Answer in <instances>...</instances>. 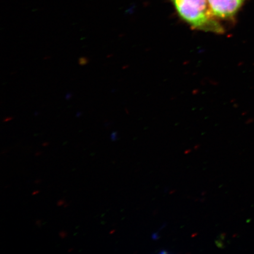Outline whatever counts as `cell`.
<instances>
[{"label": "cell", "mask_w": 254, "mask_h": 254, "mask_svg": "<svg viewBox=\"0 0 254 254\" xmlns=\"http://www.w3.org/2000/svg\"><path fill=\"white\" fill-rule=\"evenodd\" d=\"M180 17L196 30L223 33L224 28L212 14L208 0H173Z\"/></svg>", "instance_id": "obj_1"}, {"label": "cell", "mask_w": 254, "mask_h": 254, "mask_svg": "<svg viewBox=\"0 0 254 254\" xmlns=\"http://www.w3.org/2000/svg\"><path fill=\"white\" fill-rule=\"evenodd\" d=\"M209 7L218 19L231 20L237 14L244 0H208Z\"/></svg>", "instance_id": "obj_2"}, {"label": "cell", "mask_w": 254, "mask_h": 254, "mask_svg": "<svg viewBox=\"0 0 254 254\" xmlns=\"http://www.w3.org/2000/svg\"><path fill=\"white\" fill-rule=\"evenodd\" d=\"M89 63V60L87 57H82L78 60V64L81 66L87 65Z\"/></svg>", "instance_id": "obj_3"}, {"label": "cell", "mask_w": 254, "mask_h": 254, "mask_svg": "<svg viewBox=\"0 0 254 254\" xmlns=\"http://www.w3.org/2000/svg\"><path fill=\"white\" fill-rule=\"evenodd\" d=\"M68 233H66V231H61L59 233V236L63 238V239H64L65 238L67 237Z\"/></svg>", "instance_id": "obj_4"}, {"label": "cell", "mask_w": 254, "mask_h": 254, "mask_svg": "<svg viewBox=\"0 0 254 254\" xmlns=\"http://www.w3.org/2000/svg\"><path fill=\"white\" fill-rule=\"evenodd\" d=\"M160 230H159L157 233H155L152 235V239L154 240H157L160 238V236H159L158 233Z\"/></svg>", "instance_id": "obj_5"}, {"label": "cell", "mask_w": 254, "mask_h": 254, "mask_svg": "<svg viewBox=\"0 0 254 254\" xmlns=\"http://www.w3.org/2000/svg\"><path fill=\"white\" fill-rule=\"evenodd\" d=\"M111 139L113 141H115L117 139V132H113L111 135Z\"/></svg>", "instance_id": "obj_6"}, {"label": "cell", "mask_w": 254, "mask_h": 254, "mask_svg": "<svg viewBox=\"0 0 254 254\" xmlns=\"http://www.w3.org/2000/svg\"><path fill=\"white\" fill-rule=\"evenodd\" d=\"M65 200L64 199H60L59 200V201L58 202H57V205H58L59 206H62L64 204H65Z\"/></svg>", "instance_id": "obj_7"}, {"label": "cell", "mask_w": 254, "mask_h": 254, "mask_svg": "<svg viewBox=\"0 0 254 254\" xmlns=\"http://www.w3.org/2000/svg\"><path fill=\"white\" fill-rule=\"evenodd\" d=\"M41 220H37L36 222V225H37L38 227H40L41 226Z\"/></svg>", "instance_id": "obj_8"}, {"label": "cell", "mask_w": 254, "mask_h": 254, "mask_svg": "<svg viewBox=\"0 0 254 254\" xmlns=\"http://www.w3.org/2000/svg\"><path fill=\"white\" fill-rule=\"evenodd\" d=\"M72 96V94L71 93H67L66 94L65 98L66 100H69Z\"/></svg>", "instance_id": "obj_9"}, {"label": "cell", "mask_w": 254, "mask_h": 254, "mask_svg": "<svg viewBox=\"0 0 254 254\" xmlns=\"http://www.w3.org/2000/svg\"><path fill=\"white\" fill-rule=\"evenodd\" d=\"M39 192H40V190H35V191H34V192H33V193H32V195H37V194H38V193H39Z\"/></svg>", "instance_id": "obj_10"}, {"label": "cell", "mask_w": 254, "mask_h": 254, "mask_svg": "<svg viewBox=\"0 0 254 254\" xmlns=\"http://www.w3.org/2000/svg\"><path fill=\"white\" fill-rule=\"evenodd\" d=\"M49 145V142H44L43 144V147H46V146H48Z\"/></svg>", "instance_id": "obj_11"}, {"label": "cell", "mask_w": 254, "mask_h": 254, "mask_svg": "<svg viewBox=\"0 0 254 254\" xmlns=\"http://www.w3.org/2000/svg\"><path fill=\"white\" fill-rule=\"evenodd\" d=\"M11 119H12V118H11V117H10V118H8V119H4V121H3V122H7V121L11 120Z\"/></svg>", "instance_id": "obj_12"}, {"label": "cell", "mask_w": 254, "mask_h": 254, "mask_svg": "<svg viewBox=\"0 0 254 254\" xmlns=\"http://www.w3.org/2000/svg\"><path fill=\"white\" fill-rule=\"evenodd\" d=\"M41 182V180H37L36 182H35V184H40Z\"/></svg>", "instance_id": "obj_13"}, {"label": "cell", "mask_w": 254, "mask_h": 254, "mask_svg": "<svg viewBox=\"0 0 254 254\" xmlns=\"http://www.w3.org/2000/svg\"><path fill=\"white\" fill-rule=\"evenodd\" d=\"M41 154V152H37V153L36 154H35V155H36V156H39V155H40Z\"/></svg>", "instance_id": "obj_14"}, {"label": "cell", "mask_w": 254, "mask_h": 254, "mask_svg": "<svg viewBox=\"0 0 254 254\" xmlns=\"http://www.w3.org/2000/svg\"><path fill=\"white\" fill-rule=\"evenodd\" d=\"M69 205L68 203H65L64 206V207L66 208L67 207V206Z\"/></svg>", "instance_id": "obj_15"}, {"label": "cell", "mask_w": 254, "mask_h": 254, "mask_svg": "<svg viewBox=\"0 0 254 254\" xmlns=\"http://www.w3.org/2000/svg\"><path fill=\"white\" fill-rule=\"evenodd\" d=\"M114 233H115V230H114L111 231L110 232V234H114Z\"/></svg>", "instance_id": "obj_16"}, {"label": "cell", "mask_w": 254, "mask_h": 254, "mask_svg": "<svg viewBox=\"0 0 254 254\" xmlns=\"http://www.w3.org/2000/svg\"><path fill=\"white\" fill-rule=\"evenodd\" d=\"M81 115V113H78L77 114V117H78Z\"/></svg>", "instance_id": "obj_17"}, {"label": "cell", "mask_w": 254, "mask_h": 254, "mask_svg": "<svg viewBox=\"0 0 254 254\" xmlns=\"http://www.w3.org/2000/svg\"><path fill=\"white\" fill-rule=\"evenodd\" d=\"M73 250H74V249H69V250L68 251V253L72 252V251H73Z\"/></svg>", "instance_id": "obj_18"}]
</instances>
